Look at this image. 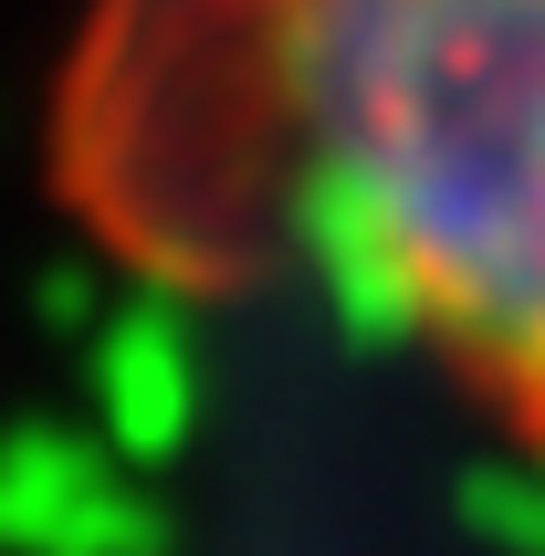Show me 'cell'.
Returning a JSON list of instances; mask_svg holds the SVG:
<instances>
[]
</instances>
